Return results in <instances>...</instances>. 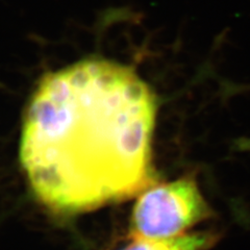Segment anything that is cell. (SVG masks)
<instances>
[{
    "mask_svg": "<svg viewBox=\"0 0 250 250\" xmlns=\"http://www.w3.org/2000/svg\"><path fill=\"white\" fill-rule=\"evenodd\" d=\"M158 100L129 67L90 59L42 78L23 122L20 161L31 190L57 213L134 197L158 183Z\"/></svg>",
    "mask_w": 250,
    "mask_h": 250,
    "instance_id": "cell-1",
    "label": "cell"
},
{
    "mask_svg": "<svg viewBox=\"0 0 250 250\" xmlns=\"http://www.w3.org/2000/svg\"><path fill=\"white\" fill-rule=\"evenodd\" d=\"M213 216L192 175L173 182L156 183L140 194L131 215L130 236L170 239Z\"/></svg>",
    "mask_w": 250,
    "mask_h": 250,
    "instance_id": "cell-2",
    "label": "cell"
},
{
    "mask_svg": "<svg viewBox=\"0 0 250 250\" xmlns=\"http://www.w3.org/2000/svg\"><path fill=\"white\" fill-rule=\"evenodd\" d=\"M218 234L210 231L188 232L170 239H145L130 236L119 250H208L217 243Z\"/></svg>",
    "mask_w": 250,
    "mask_h": 250,
    "instance_id": "cell-3",
    "label": "cell"
}]
</instances>
